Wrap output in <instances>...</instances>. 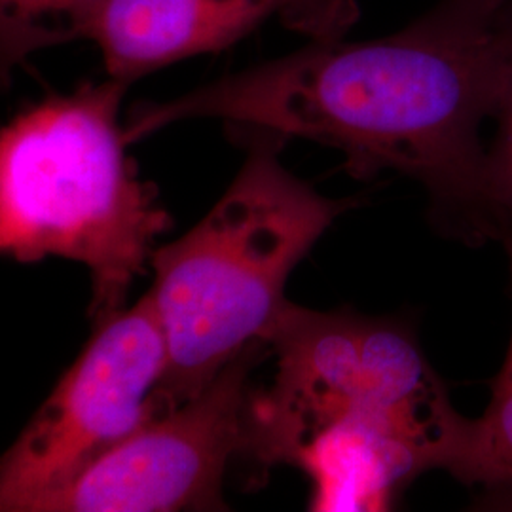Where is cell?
Instances as JSON below:
<instances>
[{"instance_id": "obj_8", "label": "cell", "mask_w": 512, "mask_h": 512, "mask_svg": "<svg viewBox=\"0 0 512 512\" xmlns=\"http://www.w3.org/2000/svg\"><path fill=\"white\" fill-rule=\"evenodd\" d=\"M499 243L509 260L512 283V226ZM442 471L461 484L478 488V505L512 511V334L501 370L492 380L490 403L482 416L458 414L448 440Z\"/></svg>"}, {"instance_id": "obj_4", "label": "cell", "mask_w": 512, "mask_h": 512, "mask_svg": "<svg viewBox=\"0 0 512 512\" xmlns=\"http://www.w3.org/2000/svg\"><path fill=\"white\" fill-rule=\"evenodd\" d=\"M266 344L277 370L253 391L243 458L296 465L321 444L365 440L414 478L440 469L459 412L406 325L289 302Z\"/></svg>"}, {"instance_id": "obj_2", "label": "cell", "mask_w": 512, "mask_h": 512, "mask_svg": "<svg viewBox=\"0 0 512 512\" xmlns=\"http://www.w3.org/2000/svg\"><path fill=\"white\" fill-rule=\"evenodd\" d=\"M251 137L238 175L181 238L154 249L148 294L162 319L167 410L196 397L224 366L266 344L300 260L353 203L321 196L279 160L283 139ZM268 346V344H266Z\"/></svg>"}, {"instance_id": "obj_11", "label": "cell", "mask_w": 512, "mask_h": 512, "mask_svg": "<svg viewBox=\"0 0 512 512\" xmlns=\"http://www.w3.org/2000/svg\"><path fill=\"white\" fill-rule=\"evenodd\" d=\"M340 2L342 0H308L304 27H310L321 38V27L329 25L330 29L334 25V19H338L336 12L340 8Z\"/></svg>"}, {"instance_id": "obj_5", "label": "cell", "mask_w": 512, "mask_h": 512, "mask_svg": "<svg viewBox=\"0 0 512 512\" xmlns=\"http://www.w3.org/2000/svg\"><path fill=\"white\" fill-rule=\"evenodd\" d=\"M167 340L150 294L92 340L0 454V512H37L93 461L165 412Z\"/></svg>"}, {"instance_id": "obj_1", "label": "cell", "mask_w": 512, "mask_h": 512, "mask_svg": "<svg viewBox=\"0 0 512 512\" xmlns=\"http://www.w3.org/2000/svg\"><path fill=\"white\" fill-rule=\"evenodd\" d=\"M505 0H439L401 31L319 42L129 112V145L188 120H220L338 148L349 173L420 183L440 230L484 245L503 228L486 188L482 126L497 95L494 25Z\"/></svg>"}, {"instance_id": "obj_3", "label": "cell", "mask_w": 512, "mask_h": 512, "mask_svg": "<svg viewBox=\"0 0 512 512\" xmlns=\"http://www.w3.org/2000/svg\"><path fill=\"white\" fill-rule=\"evenodd\" d=\"M128 88L110 76L82 84L0 129V256L82 264L93 327L126 308L173 224L128 156L120 120Z\"/></svg>"}, {"instance_id": "obj_9", "label": "cell", "mask_w": 512, "mask_h": 512, "mask_svg": "<svg viewBox=\"0 0 512 512\" xmlns=\"http://www.w3.org/2000/svg\"><path fill=\"white\" fill-rule=\"evenodd\" d=\"M110 0H0V86L31 55L88 40Z\"/></svg>"}, {"instance_id": "obj_6", "label": "cell", "mask_w": 512, "mask_h": 512, "mask_svg": "<svg viewBox=\"0 0 512 512\" xmlns=\"http://www.w3.org/2000/svg\"><path fill=\"white\" fill-rule=\"evenodd\" d=\"M264 348L241 353L196 397L110 448L37 512L226 511L222 484L245 452L251 374Z\"/></svg>"}, {"instance_id": "obj_10", "label": "cell", "mask_w": 512, "mask_h": 512, "mask_svg": "<svg viewBox=\"0 0 512 512\" xmlns=\"http://www.w3.org/2000/svg\"><path fill=\"white\" fill-rule=\"evenodd\" d=\"M497 95L494 141L486 147V188L503 232L512 226V0H505L494 25ZM503 236V234H501Z\"/></svg>"}, {"instance_id": "obj_7", "label": "cell", "mask_w": 512, "mask_h": 512, "mask_svg": "<svg viewBox=\"0 0 512 512\" xmlns=\"http://www.w3.org/2000/svg\"><path fill=\"white\" fill-rule=\"evenodd\" d=\"M308 0H110L88 40L107 76L135 80L194 55L220 52L275 14L304 23Z\"/></svg>"}]
</instances>
